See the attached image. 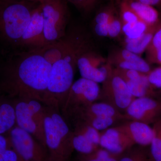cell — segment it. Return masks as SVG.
<instances>
[{
    "label": "cell",
    "mask_w": 161,
    "mask_h": 161,
    "mask_svg": "<svg viewBox=\"0 0 161 161\" xmlns=\"http://www.w3.org/2000/svg\"><path fill=\"white\" fill-rule=\"evenodd\" d=\"M52 66L36 51L16 52L5 64V86L18 97V99H36L42 102L49 82Z\"/></svg>",
    "instance_id": "1"
},
{
    "label": "cell",
    "mask_w": 161,
    "mask_h": 161,
    "mask_svg": "<svg viewBox=\"0 0 161 161\" xmlns=\"http://www.w3.org/2000/svg\"><path fill=\"white\" fill-rule=\"evenodd\" d=\"M80 48L73 45L63 57L52 64L47 88L42 103L46 106L61 111L74 83Z\"/></svg>",
    "instance_id": "2"
},
{
    "label": "cell",
    "mask_w": 161,
    "mask_h": 161,
    "mask_svg": "<svg viewBox=\"0 0 161 161\" xmlns=\"http://www.w3.org/2000/svg\"><path fill=\"white\" fill-rule=\"evenodd\" d=\"M44 129L49 161H69L74 133L59 110L45 106Z\"/></svg>",
    "instance_id": "3"
},
{
    "label": "cell",
    "mask_w": 161,
    "mask_h": 161,
    "mask_svg": "<svg viewBox=\"0 0 161 161\" xmlns=\"http://www.w3.org/2000/svg\"><path fill=\"white\" fill-rule=\"evenodd\" d=\"M39 3L25 0H0V36L17 47Z\"/></svg>",
    "instance_id": "4"
},
{
    "label": "cell",
    "mask_w": 161,
    "mask_h": 161,
    "mask_svg": "<svg viewBox=\"0 0 161 161\" xmlns=\"http://www.w3.org/2000/svg\"><path fill=\"white\" fill-rule=\"evenodd\" d=\"M17 126L31 134L45 148V106L40 101L18 99L14 106Z\"/></svg>",
    "instance_id": "5"
},
{
    "label": "cell",
    "mask_w": 161,
    "mask_h": 161,
    "mask_svg": "<svg viewBox=\"0 0 161 161\" xmlns=\"http://www.w3.org/2000/svg\"><path fill=\"white\" fill-rule=\"evenodd\" d=\"M67 2L66 0H45L40 3L43 16L44 46L58 41L66 34L69 19Z\"/></svg>",
    "instance_id": "6"
},
{
    "label": "cell",
    "mask_w": 161,
    "mask_h": 161,
    "mask_svg": "<svg viewBox=\"0 0 161 161\" xmlns=\"http://www.w3.org/2000/svg\"><path fill=\"white\" fill-rule=\"evenodd\" d=\"M89 39L81 48L77 59V68L81 78L103 83L113 67L108 58L96 52Z\"/></svg>",
    "instance_id": "7"
},
{
    "label": "cell",
    "mask_w": 161,
    "mask_h": 161,
    "mask_svg": "<svg viewBox=\"0 0 161 161\" xmlns=\"http://www.w3.org/2000/svg\"><path fill=\"white\" fill-rule=\"evenodd\" d=\"M101 89L98 83L81 78L74 82L61 109L62 115L74 116L81 109L98 100Z\"/></svg>",
    "instance_id": "8"
},
{
    "label": "cell",
    "mask_w": 161,
    "mask_h": 161,
    "mask_svg": "<svg viewBox=\"0 0 161 161\" xmlns=\"http://www.w3.org/2000/svg\"><path fill=\"white\" fill-rule=\"evenodd\" d=\"M99 98L111 105L124 114L127 108L135 98L130 93L125 80L114 68L103 83Z\"/></svg>",
    "instance_id": "9"
},
{
    "label": "cell",
    "mask_w": 161,
    "mask_h": 161,
    "mask_svg": "<svg viewBox=\"0 0 161 161\" xmlns=\"http://www.w3.org/2000/svg\"><path fill=\"white\" fill-rule=\"evenodd\" d=\"M14 149L24 161H49L47 150L31 134L16 126L10 130Z\"/></svg>",
    "instance_id": "10"
},
{
    "label": "cell",
    "mask_w": 161,
    "mask_h": 161,
    "mask_svg": "<svg viewBox=\"0 0 161 161\" xmlns=\"http://www.w3.org/2000/svg\"><path fill=\"white\" fill-rule=\"evenodd\" d=\"M125 119L153 124L161 117V100L150 97L135 98L123 114Z\"/></svg>",
    "instance_id": "11"
},
{
    "label": "cell",
    "mask_w": 161,
    "mask_h": 161,
    "mask_svg": "<svg viewBox=\"0 0 161 161\" xmlns=\"http://www.w3.org/2000/svg\"><path fill=\"white\" fill-rule=\"evenodd\" d=\"M43 14L40 3L33 10L31 19L17 47L20 51H33L44 46Z\"/></svg>",
    "instance_id": "12"
},
{
    "label": "cell",
    "mask_w": 161,
    "mask_h": 161,
    "mask_svg": "<svg viewBox=\"0 0 161 161\" xmlns=\"http://www.w3.org/2000/svg\"><path fill=\"white\" fill-rule=\"evenodd\" d=\"M115 68L134 70L148 75L151 71L149 63L139 55L123 48L115 50L108 58Z\"/></svg>",
    "instance_id": "13"
},
{
    "label": "cell",
    "mask_w": 161,
    "mask_h": 161,
    "mask_svg": "<svg viewBox=\"0 0 161 161\" xmlns=\"http://www.w3.org/2000/svg\"><path fill=\"white\" fill-rule=\"evenodd\" d=\"M80 27L69 28L66 34L60 40L36 50L51 64L60 60L71 46L76 39Z\"/></svg>",
    "instance_id": "14"
},
{
    "label": "cell",
    "mask_w": 161,
    "mask_h": 161,
    "mask_svg": "<svg viewBox=\"0 0 161 161\" xmlns=\"http://www.w3.org/2000/svg\"><path fill=\"white\" fill-rule=\"evenodd\" d=\"M135 145L131 138L115 127L108 128L100 133L99 146L115 154H122Z\"/></svg>",
    "instance_id": "15"
},
{
    "label": "cell",
    "mask_w": 161,
    "mask_h": 161,
    "mask_svg": "<svg viewBox=\"0 0 161 161\" xmlns=\"http://www.w3.org/2000/svg\"><path fill=\"white\" fill-rule=\"evenodd\" d=\"M115 127L142 147L150 146L153 138L152 127L144 123L131 120Z\"/></svg>",
    "instance_id": "16"
},
{
    "label": "cell",
    "mask_w": 161,
    "mask_h": 161,
    "mask_svg": "<svg viewBox=\"0 0 161 161\" xmlns=\"http://www.w3.org/2000/svg\"><path fill=\"white\" fill-rule=\"evenodd\" d=\"M73 117L76 119L86 121L95 117H114L120 119H125L123 114L118 112L109 104L101 102L94 103L78 111Z\"/></svg>",
    "instance_id": "17"
},
{
    "label": "cell",
    "mask_w": 161,
    "mask_h": 161,
    "mask_svg": "<svg viewBox=\"0 0 161 161\" xmlns=\"http://www.w3.org/2000/svg\"><path fill=\"white\" fill-rule=\"evenodd\" d=\"M127 1L140 20L146 23L148 27L155 26L160 23L158 12L153 6L137 1Z\"/></svg>",
    "instance_id": "18"
},
{
    "label": "cell",
    "mask_w": 161,
    "mask_h": 161,
    "mask_svg": "<svg viewBox=\"0 0 161 161\" xmlns=\"http://www.w3.org/2000/svg\"><path fill=\"white\" fill-rule=\"evenodd\" d=\"M159 23L155 26L148 27L146 31L138 39L125 41L124 48L139 56L142 54L145 51L147 50L150 45Z\"/></svg>",
    "instance_id": "19"
},
{
    "label": "cell",
    "mask_w": 161,
    "mask_h": 161,
    "mask_svg": "<svg viewBox=\"0 0 161 161\" xmlns=\"http://www.w3.org/2000/svg\"><path fill=\"white\" fill-rule=\"evenodd\" d=\"M15 124L14 106L7 103L0 104V134L11 130Z\"/></svg>",
    "instance_id": "20"
},
{
    "label": "cell",
    "mask_w": 161,
    "mask_h": 161,
    "mask_svg": "<svg viewBox=\"0 0 161 161\" xmlns=\"http://www.w3.org/2000/svg\"><path fill=\"white\" fill-rule=\"evenodd\" d=\"M153 124V136L148 152L149 161H161V117Z\"/></svg>",
    "instance_id": "21"
},
{
    "label": "cell",
    "mask_w": 161,
    "mask_h": 161,
    "mask_svg": "<svg viewBox=\"0 0 161 161\" xmlns=\"http://www.w3.org/2000/svg\"><path fill=\"white\" fill-rule=\"evenodd\" d=\"M73 133V147L74 150L79 153L80 154H90L99 148V147L93 144L84 135L74 132Z\"/></svg>",
    "instance_id": "22"
},
{
    "label": "cell",
    "mask_w": 161,
    "mask_h": 161,
    "mask_svg": "<svg viewBox=\"0 0 161 161\" xmlns=\"http://www.w3.org/2000/svg\"><path fill=\"white\" fill-rule=\"evenodd\" d=\"M146 23L139 20L136 23L122 24V33L125 35V41H130L138 39L148 29Z\"/></svg>",
    "instance_id": "23"
},
{
    "label": "cell",
    "mask_w": 161,
    "mask_h": 161,
    "mask_svg": "<svg viewBox=\"0 0 161 161\" xmlns=\"http://www.w3.org/2000/svg\"><path fill=\"white\" fill-rule=\"evenodd\" d=\"M121 154H115L103 148H98L88 154H80V161H119Z\"/></svg>",
    "instance_id": "24"
},
{
    "label": "cell",
    "mask_w": 161,
    "mask_h": 161,
    "mask_svg": "<svg viewBox=\"0 0 161 161\" xmlns=\"http://www.w3.org/2000/svg\"><path fill=\"white\" fill-rule=\"evenodd\" d=\"M133 97L135 98L150 97L152 93V86L138 81L124 80Z\"/></svg>",
    "instance_id": "25"
},
{
    "label": "cell",
    "mask_w": 161,
    "mask_h": 161,
    "mask_svg": "<svg viewBox=\"0 0 161 161\" xmlns=\"http://www.w3.org/2000/svg\"><path fill=\"white\" fill-rule=\"evenodd\" d=\"M144 147L134 146L123 153L119 161H149L148 152Z\"/></svg>",
    "instance_id": "26"
},
{
    "label": "cell",
    "mask_w": 161,
    "mask_h": 161,
    "mask_svg": "<svg viewBox=\"0 0 161 161\" xmlns=\"http://www.w3.org/2000/svg\"><path fill=\"white\" fill-rule=\"evenodd\" d=\"M119 14L122 24L134 23L140 20L126 0H121Z\"/></svg>",
    "instance_id": "27"
},
{
    "label": "cell",
    "mask_w": 161,
    "mask_h": 161,
    "mask_svg": "<svg viewBox=\"0 0 161 161\" xmlns=\"http://www.w3.org/2000/svg\"><path fill=\"white\" fill-rule=\"evenodd\" d=\"M114 69L124 80H133L150 84L147 74L134 70L121 69L115 68H114Z\"/></svg>",
    "instance_id": "28"
},
{
    "label": "cell",
    "mask_w": 161,
    "mask_h": 161,
    "mask_svg": "<svg viewBox=\"0 0 161 161\" xmlns=\"http://www.w3.org/2000/svg\"><path fill=\"white\" fill-rule=\"evenodd\" d=\"M122 30V23L120 18L113 15L109 22L108 26V37L110 38H116L118 37Z\"/></svg>",
    "instance_id": "29"
},
{
    "label": "cell",
    "mask_w": 161,
    "mask_h": 161,
    "mask_svg": "<svg viewBox=\"0 0 161 161\" xmlns=\"http://www.w3.org/2000/svg\"><path fill=\"white\" fill-rule=\"evenodd\" d=\"M72 3L84 14H87L92 11L95 7L98 0H66Z\"/></svg>",
    "instance_id": "30"
},
{
    "label": "cell",
    "mask_w": 161,
    "mask_h": 161,
    "mask_svg": "<svg viewBox=\"0 0 161 161\" xmlns=\"http://www.w3.org/2000/svg\"><path fill=\"white\" fill-rule=\"evenodd\" d=\"M115 12L112 8H107L98 12L93 20V25H107L109 23Z\"/></svg>",
    "instance_id": "31"
},
{
    "label": "cell",
    "mask_w": 161,
    "mask_h": 161,
    "mask_svg": "<svg viewBox=\"0 0 161 161\" xmlns=\"http://www.w3.org/2000/svg\"><path fill=\"white\" fill-rule=\"evenodd\" d=\"M160 48H161V22L159 23L150 45L147 47V55L150 54Z\"/></svg>",
    "instance_id": "32"
},
{
    "label": "cell",
    "mask_w": 161,
    "mask_h": 161,
    "mask_svg": "<svg viewBox=\"0 0 161 161\" xmlns=\"http://www.w3.org/2000/svg\"><path fill=\"white\" fill-rule=\"evenodd\" d=\"M147 76L152 86L161 89V67L151 70Z\"/></svg>",
    "instance_id": "33"
},
{
    "label": "cell",
    "mask_w": 161,
    "mask_h": 161,
    "mask_svg": "<svg viewBox=\"0 0 161 161\" xmlns=\"http://www.w3.org/2000/svg\"><path fill=\"white\" fill-rule=\"evenodd\" d=\"M3 161H24L14 149L5 150L3 153Z\"/></svg>",
    "instance_id": "34"
},
{
    "label": "cell",
    "mask_w": 161,
    "mask_h": 161,
    "mask_svg": "<svg viewBox=\"0 0 161 161\" xmlns=\"http://www.w3.org/2000/svg\"><path fill=\"white\" fill-rule=\"evenodd\" d=\"M147 55V58L150 62L161 64V48Z\"/></svg>",
    "instance_id": "35"
},
{
    "label": "cell",
    "mask_w": 161,
    "mask_h": 161,
    "mask_svg": "<svg viewBox=\"0 0 161 161\" xmlns=\"http://www.w3.org/2000/svg\"><path fill=\"white\" fill-rule=\"evenodd\" d=\"M143 4L153 6H161V0H136Z\"/></svg>",
    "instance_id": "36"
},
{
    "label": "cell",
    "mask_w": 161,
    "mask_h": 161,
    "mask_svg": "<svg viewBox=\"0 0 161 161\" xmlns=\"http://www.w3.org/2000/svg\"><path fill=\"white\" fill-rule=\"evenodd\" d=\"M8 142L3 134H0V151L4 152L8 149Z\"/></svg>",
    "instance_id": "37"
},
{
    "label": "cell",
    "mask_w": 161,
    "mask_h": 161,
    "mask_svg": "<svg viewBox=\"0 0 161 161\" xmlns=\"http://www.w3.org/2000/svg\"><path fill=\"white\" fill-rule=\"evenodd\" d=\"M45 0H31V2L36 3H43Z\"/></svg>",
    "instance_id": "38"
},
{
    "label": "cell",
    "mask_w": 161,
    "mask_h": 161,
    "mask_svg": "<svg viewBox=\"0 0 161 161\" xmlns=\"http://www.w3.org/2000/svg\"><path fill=\"white\" fill-rule=\"evenodd\" d=\"M126 1H136V0H126Z\"/></svg>",
    "instance_id": "39"
},
{
    "label": "cell",
    "mask_w": 161,
    "mask_h": 161,
    "mask_svg": "<svg viewBox=\"0 0 161 161\" xmlns=\"http://www.w3.org/2000/svg\"><path fill=\"white\" fill-rule=\"evenodd\" d=\"M25 1H30V2H31V0H25Z\"/></svg>",
    "instance_id": "40"
}]
</instances>
